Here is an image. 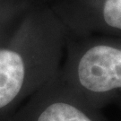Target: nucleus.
<instances>
[{
	"label": "nucleus",
	"instance_id": "nucleus-1",
	"mask_svg": "<svg viewBox=\"0 0 121 121\" xmlns=\"http://www.w3.org/2000/svg\"><path fill=\"white\" fill-rule=\"evenodd\" d=\"M68 33L52 7H29L0 47V121L56 76Z\"/></svg>",
	"mask_w": 121,
	"mask_h": 121
},
{
	"label": "nucleus",
	"instance_id": "nucleus-2",
	"mask_svg": "<svg viewBox=\"0 0 121 121\" xmlns=\"http://www.w3.org/2000/svg\"><path fill=\"white\" fill-rule=\"evenodd\" d=\"M59 77L75 96L100 110L121 107V39L101 35L69 36Z\"/></svg>",
	"mask_w": 121,
	"mask_h": 121
},
{
	"label": "nucleus",
	"instance_id": "nucleus-3",
	"mask_svg": "<svg viewBox=\"0 0 121 121\" xmlns=\"http://www.w3.org/2000/svg\"><path fill=\"white\" fill-rule=\"evenodd\" d=\"M59 73V72H58ZM5 121H107L75 96L57 73Z\"/></svg>",
	"mask_w": 121,
	"mask_h": 121
},
{
	"label": "nucleus",
	"instance_id": "nucleus-4",
	"mask_svg": "<svg viewBox=\"0 0 121 121\" xmlns=\"http://www.w3.org/2000/svg\"><path fill=\"white\" fill-rule=\"evenodd\" d=\"M69 36L121 39V0H62L52 6Z\"/></svg>",
	"mask_w": 121,
	"mask_h": 121
}]
</instances>
